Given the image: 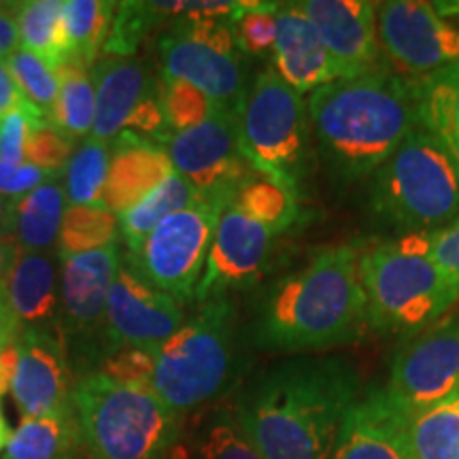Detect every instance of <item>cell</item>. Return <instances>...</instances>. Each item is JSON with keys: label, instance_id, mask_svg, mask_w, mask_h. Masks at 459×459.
I'll return each instance as SVG.
<instances>
[{"label": "cell", "instance_id": "obj_1", "mask_svg": "<svg viewBox=\"0 0 459 459\" xmlns=\"http://www.w3.org/2000/svg\"><path fill=\"white\" fill-rule=\"evenodd\" d=\"M359 392V370L349 358L294 355L255 377L232 412L266 459H330Z\"/></svg>", "mask_w": 459, "mask_h": 459}, {"label": "cell", "instance_id": "obj_2", "mask_svg": "<svg viewBox=\"0 0 459 459\" xmlns=\"http://www.w3.org/2000/svg\"><path fill=\"white\" fill-rule=\"evenodd\" d=\"M358 264L353 245L325 247L268 285L245 330L247 344L266 353L304 355L358 341L368 325Z\"/></svg>", "mask_w": 459, "mask_h": 459}, {"label": "cell", "instance_id": "obj_3", "mask_svg": "<svg viewBox=\"0 0 459 459\" xmlns=\"http://www.w3.org/2000/svg\"><path fill=\"white\" fill-rule=\"evenodd\" d=\"M308 119L332 181L351 186L381 169L419 128L417 85L377 68L311 91Z\"/></svg>", "mask_w": 459, "mask_h": 459}, {"label": "cell", "instance_id": "obj_4", "mask_svg": "<svg viewBox=\"0 0 459 459\" xmlns=\"http://www.w3.org/2000/svg\"><path fill=\"white\" fill-rule=\"evenodd\" d=\"M245 342L234 302H204L153 353V394L179 419L226 398L247 370Z\"/></svg>", "mask_w": 459, "mask_h": 459}, {"label": "cell", "instance_id": "obj_5", "mask_svg": "<svg viewBox=\"0 0 459 459\" xmlns=\"http://www.w3.org/2000/svg\"><path fill=\"white\" fill-rule=\"evenodd\" d=\"M73 411L85 459H169L183 423L152 387L124 385L94 372L77 378Z\"/></svg>", "mask_w": 459, "mask_h": 459}, {"label": "cell", "instance_id": "obj_6", "mask_svg": "<svg viewBox=\"0 0 459 459\" xmlns=\"http://www.w3.org/2000/svg\"><path fill=\"white\" fill-rule=\"evenodd\" d=\"M370 211L406 232H432L457 220L459 169L423 128L402 141L372 175Z\"/></svg>", "mask_w": 459, "mask_h": 459}, {"label": "cell", "instance_id": "obj_7", "mask_svg": "<svg viewBox=\"0 0 459 459\" xmlns=\"http://www.w3.org/2000/svg\"><path fill=\"white\" fill-rule=\"evenodd\" d=\"M359 281L368 325L383 332H417L438 324L459 298V285L428 255H411L381 243L359 251Z\"/></svg>", "mask_w": 459, "mask_h": 459}, {"label": "cell", "instance_id": "obj_8", "mask_svg": "<svg viewBox=\"0 0 459 459\" xmlns=\"http://www.w3.org/2000/svg\"><path fill=\"white\" fill-rule=\"evenodd\" d=\"M238 145L260 175L298 192L311 139V119L302 94L273 66L255 74L237 108Z\"/></svg>", "mask_w": 459, "mask_h": 459}, {"label": "cell", "instance_id": "obj_9", "mask_svg": "<svg viewBox=\"0 0 459 459\" xmlns=\"http://www.w3.org/2000/svg\"><path fill=\"white\" fill-rule=\"evenodd\" d=\"M60 307L56 330L65 342L74 378L100 372L111 347L107 341V298L122 262L117 243L57 257Z\"/></svg>", "mask_w": 459, "mask_h": 459}, {"label": "cell", "instance_id": "obj_10", "mask_svg": "<svg viewBox=\"0 0 459 459\" xmlns=\"http://www.w3.org/2000/svg\"><path fill=\"white\" fill-rule=\"evenodd\" d=\"M221 213L220 204L200 198L166 217L134 251H126L122 257L145 283L172 300H194Z\"/></svg>", "mask_w": 459, "mask_h": 459}, {"label": "cell", "instance_id": "obj_11", "mask_svg": "<svg viewBox=\"0 0 459 459\" xmlns=\"http://www.w3.org/2000/svg\"><path fill=\"white\" fill-rule=\"evenodd\" d=\"M164 149L177 175L192 183L200 198L221 209L255 172L240 152L237 111L220 105L196 128L170 134Z\"/></svg>", "mask_w": 459, "mask_h": 459}, {"label": "cell", "instance_id": "obj_12", "mask_svg": "<svg viewBox=\"0 0 459 459\" xmlns=\"http://www.w3.org/2000/svg\"><path fill=\"white\" fill-rule=\"evenodd\" d=\"M385 392L406 417L459 392V317L411 334L394 355Z\"/></svg>", "mask_w": 459, "mask_h": 459}, {"label": "cell", "instance_id": "obj_13", "mask_svg": "<svg viewBox=\"0 0 459 459\" xmlns=\"http://www.w3.org/2000/svg\"><path fill=\"white\" fill-rule=\"evenodd\" d=\"M377 26L378 43L394 65L419 79L459 62V28L445 22L432 3H383Z\"/></svg>", "mask_w": 459, "mask_h": 459}, {"label": "cell", "instance_id": "obj_14", "mask_svg": "<svg viewBox=\"0 0 459 459\" xmlns=\"http://www.w3.org/2000/svg\"><path fill=\"white\" fill-rule=\"evenodd\" d=\"M274 238L277 234L266 226L228 204L217 221L194 300L204 304L254 287L271 266Z\"/></svg>", "mask_w": 459, "mask_h": 459}, {"label": "cell", "instance_id": "obj_15", "mask_svg": "<svg viewBox=\"0 0 459 459\" xmlns=\"http://www.w3.org/2000/svg\"><path fill=\"white\" fill-rule=\"evenodd\" d=\"M186 324L181 304L145 283L119 262L107 298V341L111 351L134 347L156 353Z\"/></svg>", "mask_w": 459, "mask_h": 459}, {"label": "cell", "instance_id": "obj_16", "mask_svg": "<svg viewBox=\"0 0 459 459\" xmlns=\"http://www.w3.org/2000/svg\"><path fill=\"white\" fill-rule=\"evenodd\" d=\"M17 366L11 394L22 417H48L73 409L77 378L57 330L24 328L15 342Z\"/></svg>", "mask_w": 459, "mask_h": 459}, {"label": "cell", "instance_id": "obj_17", "mask_svg": "<svg viewBox=\"0 0 459 459\" xmlns=\"http://www.w3.org/2000/svg\"><path fill=\"white\" fill-rule=\"evenodd\" d=\"M304 15L319 32L342 79L381 68L377 4L370 0H304Z\"/></svg>", "mask_w": 459, "mask_h": 459}, {"label": "cell", "instance_id": "obj_18", "mask_svg": "<svg viewBox=\"0 0 459 459\" xmlns=\"http://www.w3.org/2000/svg\"><path fill=\"white\" fill-rule=\"evenodd\" d=\"M158 57L162 79H181L196 85L215 105L232 111L238 108L247 91L245 66L238 54H223L169 26L158 39Z\"/></svg>", "mask_w": 459, "mask_h": 459}, {"label": "cell", "instance_id": "obj_19", "mask_svg": "<svg viewBox=\"0 0 459 459\" xmlns=\"http://www.w3.org/2000/svg\"><path fill=\"white\" fill-rule=\"evenodd\" d=\"M330 459H412L409 417L389 400L385 387H370L351 406Z\"/></svg>", "mask_w": 459, "mask_h": 459}, {"label": "cell", "instance_id": "obj_20", "mask_svg": "<svg viewBox=\"0 0 459 459\" xmlns=\"http://www.w3.org/2000/svg\"><path fill=\"white\" fill-rule=\"evenodd\" d=\"M273 60L279 77L300 94L342 79L341 68L332 60L311 20L304 15L300 3L279 4Z\"/></svg>", "mask_w": 459, "mask_h": 459}, {"label": "cell", "instance_id": "obj_21", "mask_svg": "<svg viewBox=\"0 0 459 459\" xmlns=\"http://www.w3.org/2000/svg\"><path fill=\"white\" fill-rule=\"evenodd\" d=\"M96 90V117L91 134L107 145L122 134L136 107L160 88V79L139 57L102 56L90 68Z\"/></svg>", "mask_w": 459, "mask_h": 459}, {"label": "cell", "instance_id": "obj_22", "mask_svg": "<svg viewBox=\"0 0 459 459\" xmlns=\"http://www.w3.org/2000/svg\"><path fill=\"white\" fill-rule=\"evenodd\" d=\"M111 162L102 204L124 215L175 172L166 149L134 132L124 130L111 145Z\"/></svg>", "mask_w": 459, "mask_h": 459}, {"label": "cell", "instance_id": "obj_23", "mask_svg": "<svg viewBox=\"0 0 459 459\" xmlns=\"http://www.w3.org/2000/svg\"><path fill=\"white\" fill-rule=\"evenodd\" d=\"M0 294L24 328H43L60 307V260L41 251H17L15 262L0 281Z\"/></svg>", "mask_w": 459, "mask_h": 459}, {"label": "cell", "instance_id": "obj_24", "mask_svg": "<svg viewBox=\"0 0 459 459\" xmlns=\"http://www.w3.org/2000/svg\"><path fill=\"white\" fill-rule=\"evenodd\" d=\"M66 213L65 186L51 179L26 196L11 200L7 221L0 237L20 251H48L57 245Z\"/></svg>", "mask_w": 459, "mask_h": 459}, {"label": "cell", "instance_id": "obj_25", "mask_svg": "<svg viewBox=\"0 0 459 459\" xmlns=\"http://www.w3.org/2000/svg\"><path fill=\"white\" fill-rule=\"evenodd\" d=\"M3 459H85L82 428L73 409L48 417H22Z\"/></svg>", "mask_w": 459, "mask_h": 459}, {"label": "cell", "instance_id": "obj_26", "mask_svg": "<svg viewBox=\"0 0 459 459\" xmlns=\"http://www.w3.org/2000/svg\"><path fill=\"white\" fill-rule=\"evenodd\" d=\"M419 128L432 134L459 169V62L417 79Z\"/></svg>", "mask_w": 459, "mask_h": 459}, {"label": "cell", "instance_id": "obj_27", "mask_svg": "<svg viewBox=\"0 0 459 459\" xmlns=\"http://www.w3.org/2000/svg\"><path fill=\"white\" fill-rule=\"evenodd\" d=\"M56 73L60 90L49 124L73 143L88 139L96 117V90L90 68L82 62L68 60L57 66Z\"/></svg>", "mask_w": 459, "mask_h": 459}, {"label": "cell", "instance_id": "obj_28", "mask_svg": "<svg viewBox=\"0 0 459 459\" xmlns=\"http://www.w3.org/2000/svg\"><path fill=\"white\" fill-rule=\"evenodd\" d=\"M198 200L200 194L194 189L192 183L172 172L162 186L153 189L149 196L132 206L130 211H126L124 215H119V234L126 243V251H134L166 217L187 209Z\"/></svg>", "mask_w": 459, "mask_h": 459}, {"label": "cell", "instance_id": "obj_29", "mask_svg": "<svg viewBox=\"0 0 459 459\" xmlns=\"http://www.w3.org/2000/svg\"><path fill=\"white\" fill-rule=\"evenodd\" d=\"M115 9H117V3H108V0H65L62 3V26L66 34L68 60L82 62L88 68L96 65L111 30Z\"/></svg>", "mask_w": 459, "mask_h": 459}, {"label": "cell", "instance_id": "obj_30", "mask_svg": "<svg viewBox=\"0 0 459 459\" xmlns=\"http://www.w3.org/2000/svg\"><path fill=\"white\" fill-rule=\"evenodd\" d=\"M169 459H266L247 438L232 409L209 412L189 438L187 449L181 443Z\"/></svg>", "mask_w": 459, "mask_h": 459}, {"label": "cell", "instance_id": "obj_31", "mask_svg": "<svg viewBox=\"0 0 459 459\" xmlns=\"http://www.w3.org/2000/svg\"><path fill=\"white\" fill-rule=\"evenodd\" d=\"M230 204L254 217L277 237L287 232L298 220V192L281 186L271 177L260 175L257 170L240 183Z\"/></svg>", "mask_w": 459, "mask_h": 459}, {"label": "cell", "instance_id": "obj_32", "mask_svg": "<svg viewBox=\"0 0 459 459\" xmlns=\"http://www.w3.org/2000/svg\"><path fill=\"white\" fill-rule=\"evenodd\" d=\"M412 459H459V392L409 417Z\"/></svg>", "mask_w": 459, "mask_h": 459}, {"label": "cell", "instance_id": "obj_33", "mask_svg": "<svg viewBox=\"0 0 459 459\" xmlns=\"http://www.w3.org/2000/svg\"><path fill=\"white\" fill-rule=\"evenodd\" d=\"M22 49L43 57L57 68L68 60L66 34L62 26V0H26L17 9Z\"/></svg>", "mask_w": 459, "mask_h": 459}, {"label": "cell", "instance_id": "obj_34", "mask_svg": "<svg viewBox=\"0 0 459 459\" xmlns=\"http://www.w3.org/2000/svg\"><path fill=\"white\" fill-rule=\"evenodd\" d=\"M111 147L94 136H88L74 149L65 169V194L71 206H105V194Z\"/></svg>", "mask_w": 459, "mask_h": 459}, {"label": "cell", "instance_id": "obj_35", "mask_svg": "<svg viewBox=\"0 0 459 459\" xmlns=\"http://www.w3.org/2000/svg\"><path fill=\"white\" fill-rule=\"evenodd\" d=\"M117 215L107 206H68L57 237L56 255H74L117 243Z\"/></svg>", "mask_w": 459, "mask_h": 459}, {"label": "cell", "instance_id": "obj_36", "mask_svg": "<svg viewBox=\"0 0 459 459\" xmlns=\"http://www.w3.org/2000/svg\"><path fill=\"white\" fill-rule=\"evenodd\" d=\"M279 4L262 0L238 3V11L230 17V30L238 51L247 56H264L274 49Z\"/></svg>", "mask_w": 459, "mask_h": 459}, {"label": "cell", "instance_id": "obj_37", "mask_svg": "<svg viewBox=\"0 0 459 459\" xmlns=\"http://www.w3.org/2000/svg\"><path fill=\"white\" fill-rule=\"evenodd\" d=\"M4 65H7L11 77L15 79L17 88L26 96V100L32 102L49 119L51 108H54L57 99V90H60L56 68L48 65L43 57L34 56L22 48L13 51L4 60Z\"/></svg>", "mask_w": 459, "mask_h": 459}, {"label": "cell", "instance_id": "obj_38", "mask_svg": "<svg viewBox=\"0 0 459 459\" xmlns=\"http://www.w3.org/2000/svg\"><path fill=\"white\" fill-rule=\"evenodd\" d=\"M160 100H162L166 124L172 134L196 128L204 119H209L215 108V102L204 91L181 79L160 77Z\"/></svg>", "mask_w": 459, "mask_h": 459}, {"label": "cell", "instance_id": "obj_39", "mask_svg": "<svg viewBox=\"0 0 459 459\" xmlns=\"http://www.w3.org/2000/svg\"><path fill=\"white\" fill-rule=\"evenodd\" d=\"M160 15L153 11L152 3H117L115 9L111 30L105 41V56H122L132 57L139 49L143 39L152 32L158 24Z\"/></svg>", "mask_w": 459, "mask_h": 459}, {"label": "cell", "instance_id": "obj_40", "mask_svg": "<svg viewBox=\"0 0 459 459\" xmlns=\"http://www.w3.org/2000/svg\"><path fill=\"white\" fill-rule=\"evenodd\" d=\"M74 153V143L60 134L49 122L32 124L28 132L24 160L30 166L60 175Z\"/></svg>", "mask_w": 459, "mask_h": 459}, {"label": "cell", "instance_id": "obj_41", "mask_svg": "<svg viewBox=\"0 0 459 459\" xmlns=\"http://www.w3.org/2000/svg\"><path fill=\"white\" fill-rule=\"evenodd\" d=\"M100 372L124 385L152 387L153 377V353L145 349L124 347L111 353L102 364Z\"/></svg>", "mask_w": 459, "mask_h": 459}, {"label": "cell", "instance_id": "obj_42", "mask_svg": "<svg viewBox=\"0 0 459 459\" xmlns=\"http://www.w3.org/2000/svg\"><path fill=\"white\" fill-rule=\"evenodd\" d=\"M48 122L30 111H11L0 117V164L22 166L28 132L32 124Z\"/></svg>", "mask_w": 459, "mask_h": 459}, {"label": "cell", "instance_id": "obj_43", "mask_svg": "<svg viewBox=\"0 0 459 459\" xmlns=\"http://www.w3.org/2000/svg\"><path fill=\"white\" fill-rule=\"evenodd\" d=\"M51 179H60V175H54V172L37 169V166L30 164H0V196L7 200H17Z\"/></svg>", "mask_w": 459, "mask_h": 459}, {"label": "cell", "instance_id": "obj_44", "mask_svg": "<svg viewBox=\"0 0 459 459\" xmlns=\"http://www.w3.org/2000/svg\"><path fill=\"white\" fill-rule=\"evenodd\" d=\"M428 257L459 285V217L429 232Z\"/></svg>", "mask_w": 459, "mask_h": 459}, {"label": "cell", "instance_id": "obj_45", "mask_svg": "<svg viewBox=\"0 0 459 459\" xmlns=\"http://www.w3.org/2000/svg\"><path fill=\"white\" fill-rule=\"evenodd\" d=\"M11 111H30L37 115V117L48 119V115L41 113L37 107L32 105V102L26 100V96L22 94L20 88H17L15 79L11 77L4 60H0V117H4V115Z\"/></svg>", "mask_w": 459, "mask_h": 459}, {"label": "cell", "instance_id": "obj_46", "mask_svg": "<svg viewBox=\"0 0 459 459\" xmlns=\"http://www.w3.org/2000/svg\"><path fill=\"white\" fill-rule=\"evenodd\" d=\"M17 9L20 3H0V60L22 48L20 30H17Z\"/></svg>", "mask_w": 459, "mask_h": 459}, {"label": "cell", "instance_id": "obj_47", "mask_svg": "<svg viewBox=\"0 0 459 459\" xmlns=\"http://www.w3.org/2000/svg\"><path fill=\"white\" fill-rule=\"evenodd\" d=\"M22 330H24V325H22L15 315L11 313L9 304L4 302L3 294H0V351L11 347V344H15L17 338L22 334Z\"/></svg>", "mask_w": 459, "mask_h": 459}, {"label": "cell", "instance_id": "obj_48", "mask_svg": "<svg viewBox=\"0 0 459 459\" xmlns=\"http://www.w3.org/2000/svg\"><path fill=\"white\" fill-rule=\"evenodd\" d=\"M15 366H17V347L15 344H11V347L0 351V395H4L11 389V383H13V377H15Z\"/></svg>", "mask_w": 459, "mask_h": 459}, {"label": "cell", "instance_id": "obj_49", "mask_svg": "<svg viewBox=\"0 0 459 459\" xmlns=\"http://www.w3.org/2000/svg\"><path fill=\"white\" fill-rule=\"evenodd\" d=\"M17 247L13 243H9L7 238L0 237V281L4 279V274L9 273L11 264L15 262V255H17Z\"/></svg>", "mask_w": 459, "mask_h": 459}, {"label": "cell", "instance_id": "obj_50", "mask_svg": "<svg viewBox=\"0 0 459 459\" xmlns=\"http://www.w3.org/2000/svg\"><path fill=\"white\" fill-rule=\"evenodd\" d=\"M11 428H9V423H7V419H4V412H3V404H0V455H3V451H4V446H7V443H9V438H11Z\"/></svg>", "mask_w": 459, "mask_h": 459}, {"label": "cell", "instance_id": "obj_51", "mask_svg": "<svg viewBox=\"0 0 459 459\" xmlns=\"http://www.w3.org/2000/svg\"><path fill=\"white\" fill-rule=\"evenodd\" d=\"M440 15H459V3H434Z\"/></svg>", "mask_w": 459, "mask_h": 459}, {"label": "cell", "instance_id": "obj_52", "mask_svg": "<svg viewBox=\"0 0 459 459\" xmlns=\"http://www.w3.org/2000/svg\"><path fill=\"white\" fill-rule=\"evenodd\" d=\"M9 203L11 200L0 196V234H3V228H4V221H7V213H9Z\"/></svg>", "mask_w": 459, "mask_h": 459}]
</instances>
